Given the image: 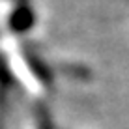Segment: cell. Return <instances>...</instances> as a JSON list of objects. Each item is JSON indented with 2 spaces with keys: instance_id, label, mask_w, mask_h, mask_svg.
Instances as JSON below:
<instances>
[{
  "instance_id": "5b68a950",
  "label": "cell",
  "mask_w": 129,
  "mask_h": 129,
  "mask_svg": "<svg viewBox=\"0 0 129 129\" xmlns=\"http://www.w3.org/2000/svg\"><path fill=\"white\" fill-rule=\"evenodd\" d=\"M13 2V6H15V4H23V2H30V0H11Z\"/></svg>"
},
{
  "instance_id": "277c9868",
  "label": "cell",
  "mask_w": 129,
  "mask_h": 129,
  "mask_svg": "<svg viewBox=\"0 0 129 129\" xmlns=\"http://www.w3.org/2000/svg\"><path fill=\"white\" fill-rule=\"evenodd\" d=\"M34 118H36V125L38 129H58V125L54 123L49 109H45L43 105H36L34 107Z\"/></svg>"
},
{
  "instance_id": "6da1fadb",
  "label": "cell",
  "mask_w": 129,
  "mask_h": 129,
  "mask_svg": "<svg viewBox=\"0 0 129 129\" xmlns=\"http://www.w3.org/2000/svg\"><path fill=\"white\" fill-rule=\"evenodd\" d=\"M23 58H24L26 66H28V69L32 71L34 77L38 79L43 86L51 88L52 82H54V71H52V68L45 62V58L39 54L38 49H36L34 45L24 43L23 45Z\"/></svg>"
},
{
  "instance_id": "7a4b0ae2",
  "label": "cell",
  "mask_w": 129,
  "mask_h": 129,
  "mask_svg": "<svg viewBox=\"0 0 129 129\" xmlns=\"http://www.w3.org/2000/svg\"><path fill=\"white\" fill-rule=\"evenodd\" d=\"M36 24V11L30 2L15 4L13 11L10 13L8 19V26L13 34H26L28 30H32Z\"/></svg>"
},
{
  "instance_id": "3957f363",
  "label": "cell",
  "mask_w": 129,
  "mask_h": 129,
  "mask_svg": "<svg viewBox=\"0 0 129 129\" xmlns=\"http://www.w3.org/2000/svg\"><path fill=\"white\" fill-rule=\"evenodd\" d=\"M13 86H15V79L11 77V71L6 64V58L0 54V129L4 125V116H6Z\"/></svg>"
}]
</instances>
